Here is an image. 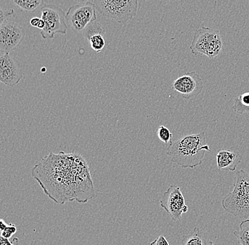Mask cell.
Instances as JSON below:
<instances>
[{"mask_svg":"<svg viewBox=\"0 0 249 245\" xmlns=\"http://www.w3.org/2000/svg\"><path fill=\"white\" fill-rule=\"evenodd\" d=\"M208 245H214V243H213V242L210 241L209 243H208Z\"/></svg>","mask_w":249,"mask_h":245,"instance_id":"27","label":"cell"},{"mask_svg":"<svg viewBox=\"0 0 249 245\" xmlns=\"http://www.w3.org/2000/svg\"><path fill=\"white\" fill-rule=\"evenodd\" d=\"M17 232V227L15 224H7L4 220L1 218L0 220V236L3 238L9 239Z\"/></svg>","mask_w":249,"mask_h":245,"instance_id":"18","label":"cell"},{"mask_svg":"<svg viewBox=\"0 0 249 245\" xmlns=\"http://www.w3.org/2000/svg\"><path fill=\"white\" fill-rule=\"evenodd\" d=\"M106 33V29L102 25L99 24L98 21H94L91 23V24L89 25L84 32V35L87 40H89L91 36L97 34H101V35H104Z\"/></svg>","mask_w":249,"mask_h":245,"instance_id":"17","label":"cell"},{"mask_svg":"<svg viewBox=\"0 0 249 245\" xmlns=\"http://www.w3.org/2000/svg\"><path fill=\"white\" fill-rule=\"evenodd\" d=\"M45 27V22L44 21H43L42 18H40V23H39L38 29H41V30H43V29H44Z\"/></svg>","mask_w":249,"mask_h":245,"instance_id":"25","label":"cell"},{"mask_svg":"<svg viewBox=\"0 0 249 245\" xmlns=\"http://www.w3.org/2000/svg\"><path fill=\"white\" fill-rule=\"evenodd\" d=\"M222 47L223 42L219 31L203 26L195 32L190 49L196 56L205 55L214 58L221 53Z\"/></svg>","mask_w":249,"mask_h":245,"instance_id":"4","label":"cell"},{"mask_svg":"<svg viewBox=\"0 0 249 245\" xmlns=\"http://www.w3.org/2000/svg\"><path fill=\"white\" fill-rule=\"evenodd\" d=\"M40 21V18H38V17H34V18H33L31 20L30 24L31 26H34V27L38 28Z\"/></svg>","mask_w":249,"mask_h":245,"instance_id":"24","label":"cell"},{"mask_svg":"<svg viewBox=\"0 0 249 245\" xmlns=\"http://www.w3.org/2000/svg\"><path fill=\"white\" fill-rule=\"evenodd\" d=\"M0 245H19V240L17 237H14L12 240L0 237Z\"/></svg>","mask_w":249,"mask_h":245,"instance_id":"22","label":"cell"},{"mask_svg":"<svg viewBox=\"0 0 249 245\" xmlns=\"http://www.w3.org/2000/svg\"><path fill=\"white\" fill-rule=\"evenodd\" d=\"M205 151L210 152V146L206 143L204 131L186 135L175 141L168 147L166 155L171 162L183 169L194 168L201 165Z\"/></svg>","mask_w":249,"mask_h":245,"instance_id":"2","label":"cell"},{"mask_svg":"<svg viewBox=\"0 0 249 245\" xmlns=\"http://www.w3.org/2000/svg\"><path fill=\"white\" fill-rule=\"evenodd\" d=\"M203 81L196 71L186 72L174 81L172 88L186 100L196 97L203 89Z\"/></svg>","mask_w":249,"mask_h":245,"instance_id":"9","label":"cell"},{"mask_svg":"<svg viewBox=\"0 0 249 245\" xmlns=\"http://www.w3.org/2000/svg\"><path fill=\"white\" fill-rule=\"evenodd\" d=\"M96 6L91 1L71 6L66 14L67 22L72 30L77 32L85 31L89 25L96 21Z\"/></svg>","mask_w":249,"mask_h":245,"instance_id":"7","label":"cell"},{"mask_svg":"<svg viewBox=\"0 0 249 245\" xmlns=\"http://www.w3.org/2000/svg\"><path fill=\"white\" fill-rule=\"evenodd\" d=\"M233 109L241 114L249 113V92L244 93L235 98Z\"/></svg>","mask_w":249,"mask_h":245,"instance_id":"14","label":"cell"},{"mask_svg":"<svg viewBox=\"0 0 249 245\" xmlns=\"http://www.w3.org/2000/svg\"><path fill=\"white\" fill-rule=\"evenodd\" d=\"M222 208L227 213L240 218H249V173L241 170L236 173L233 190L222 198Z\"/></svg>","mask_w":249,"mask_h":245,"instance_id":"3","label":"cell"},{"mask_svg":"<svg viewBox=\"0 0 249 245\" xmlns=\"http://www.w3.org/2000/svg\"><path fill=\"white\" fill-rule=\"evenodd\" d=\"M13 2L20 9L27 12H34L46 4L43 0H14Z\"/></svg>","mask_w":249,"mask_h":245,"instance_id":"16","label":"cell"},{"mask_svg":"<svg viewBox=\"0 0 249 245\" xmlns=\"http://www.w3.org/2000/svg\"><path fill=\"white\" fill-rule=\"evenodd\" d=\"M15 15L14 9H0V26H1L9 17Z\"/></svg>","mask_w":249,"mask_h":245,"instance_id":"21","label":"cell"},{"mask_svg":"<svg viewBox=\"0 0 249 245\" xmlns=\"http://www.w3.org/2000/svg\"><path fill=\"white\" fill-rule=\"evenodd\" d=\"M188 212V206L186 205L183 207V213H187Z\"/></svg>","mask_w":249,"mask_h":245,"instance_id":"26","label":"cell"},{"mask_svg":"<svg viewBox=\"0 0 249 245\" xmlns=\"http://www.w3.org/2000/svg\"><path fill=\"white\" fill-rule=\"evenodd\" d=\"M157 136L161 142L164 143V144H169V146L173 143L172 133L167 127L163 126V125H161L159 127L158 131H157Z\"/></svg>","mask_w":249,"mask_h":245,"instance_id":"20","label":"cell"},{"mask_svg":"<svg viewBox=\"0 0 249 245\" xmlns=\"http://www.w3.org/2000/svg\"><path fill=\"white\" fill-rule=\"evenodd\" d=\"M89 41L91 48L97 52L102 51L106 46L104 35H101V34L93 35L89 39Z\"/></svg>","mask_w":249,"mask_h":245,"instance_id":"19","label":"cell"},{"mask_svg":"<svg viewBox=\"0 0 249 245\" xmlns=\"http://www.w3.org/2000/svg\"><path fill=\"white\" fill-rule=\"evenodd\" d=\"M41 71L44 72V71H46V69H45V67H43V69H42Z\"/></svg>","mask_w":249,"mask_h":245,"instance_id":"28","label":"cell"},{"mask_svg":"<svg viewBox=\"0 0 249 245\" xmlns=\"http://www.w3.org/2000/svg\"><path fill=\"white\" fill-rule=\"evenodd\" d=\"M31 175L57 204H85L96 195L88 163L78 153H51L33 167Z\"/></svg>","mask_w":249,"mask_h":245,"instance_id":"1","label":"cell"},{"mask_svg":"<svg viewBox=\"0 0 249 245\" xmlns=\"http://www.w3.org/2000/svg\"><path fill=\"white\" fill-rule=\"evenodd\" d=\"M183 245H208L203 232L198 227L194 228L191 233L183 236Z\"/></svg>","mask_w":249,"mask_h":245,"instance_id":"13","label":"cell"},{"mask_svg":"<svg viewBox=\"0 0 249 245\" xmlns=\"http://www.w3.org/2000/svg\"><path fill=\"white\" fill-rule=\"evenodd\" d=\"M149 245H170V244L166 240V237L163 235H160L157 239H155L153 242L149 243Z\"/></svg>","mask_w":249,"mask_h":245,"instance_id":"23","label":"cell"},{"mask_svg":"<svg viewBox=\"0 0 249 245\" xmlns=\"http://www.w3.org/2000/svg\"><path fill=\"white\" fill-rule=\"evenodd\" d=\"M23 74L20 64L10 53H1L0 57V81L13 87L19 83Z\"/></svg>","mask_w":249,"mask_h":245,"instance_id":"11","label":"cell"},{"mask_svg":"<svg viewBox=\"0 0 249 245\" xmlns=\"http://www.w3.org/2000/svg\"><path fill=\"white\" fill-rule=\"evenodd\" d=\"M41 18L45 27L40 32L43 39H53L55 34L65 35L68 31L66 15L58 6L46 4L41 8Z\"/></svg>","mask_w":249,"mask_h":245,"instance_id":"6","label":"cell"},{"mask_svg":"<svg viewBox=\"0 0 249 245\" xmlns=\"http://www.w3.org/2000/svg\"><path fill=\"white\" fill-rule=\"evenodd\" d=\"M160 206L170 215L173 221H180L183 207L186 206L184 196L180 187L177 185H171L163 193L160 200Z\"/></svg>","mask_w":249,"mask_h":245,"instance_id":"10","label":"cell"},{"mask_svg":"<svg viewBox=\"0 0 249 245\" xmlns=\"http://www.w3.org/2000/svg\"><path fill=\"white\" fill-rule=\"evenodd\" d=\"M25 29L15 21H5L0 26V50L1 53L15 50L23 41Z\"/></svg>","mask_w":249,"mask_h":245,"instance_id":"8","label":"cell"},{"mask_svg":"<svg viewBox=\"0 0 249 245\" xmlns=\"http://www.w3.org/2000/svg\"><path fill=\"white\" fill-rule=\"evenodd\" d=\"M218 170L234 171L241 163L243 156L236 150L223 149L216 155Z\"/></svg>","mask_w":249,"mask_h":245,"instance_id":"12","label":"cell"},{"mask_svg":"<svg viewBox=\"0 0 249 245\" xmlns=\"http://www.w3.org/2000/svg\"><path fill=\"white\" fill-rule=\"evenodd\" d=\"M96 11L103 16L125 24L137 15L138 0H94Z\"/></svg>","mask_w":249,"mask_h":245,"instance_id":"5","label":"cell"},{"mask_svg":"<svg viewBox=\"0 0 249 245\" xmlns=\"http://www.w3.org/2000/svg\"><path fill=\"white\" fill-rule=\"evenodd\" d=\"M233 235L241 245H249V218L241 222L239 230L233 231Z\"/></svg>","mask_w":249,"mask_h":245,"instance_id":"15","label":"cell"}]
</instances>
